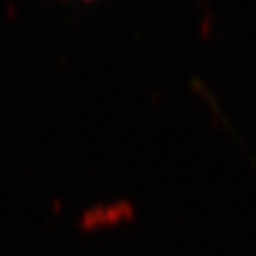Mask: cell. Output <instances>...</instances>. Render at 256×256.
<instances>
[{
    "mask_svg": "<svg viewBox=\"0 0 256 256\" xmlns=\"http://www.w3.org/2000/svg\"><path fill=\"white\" fill-rule=\"evenodd\" d=\"M84 2H93V0H84Z\"/></svg>",
    "mask_w": 256,
    "mask_h": 256,
    "instance_id": "1",
    "label": "cell"
}]
</instances>
